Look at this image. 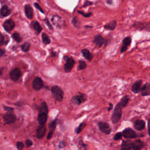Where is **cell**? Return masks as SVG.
Wrapping results in <instances>:
<instances>
[{
	"mask_svg": "<svg viewBox=\"0 0 150 150\" xmlns=\"http://www.w3.org/2000/svg\"><path fill=\"white\" fill-rule=\"evenodd\" d=\"M88 100V96L83 93H78L71 99V102L75 105H81Z\"/></svg>",
	"mask_w": 150,
	"mask_h": 150,
	"instance_id": "obj_4",
	"label": "cell"
},
{
	"mask_svg": "<svg viewBox=\"0 0 150 150\" xmlns=\"http://www.w3.org/2000/svg\"><path fill=\"white\" fill-rule=\"evenodd\" d=\"M117 25V22L116 21H112L107 23L104 26V28L106 30H109V31H113L115 29Z\"/></svg>",
	"mask_w": 150,
	"mask_h": 150,
	"instance_id": "obj_25",
	"label": "cell"
},
{
	"mask_svg": "<svg viewBox=\"0 0 150 150\" xmlns=\"http://www.w3.org/2000/svg\"><path fill=\"white\" fill-rule=\"evenodd\" d=\"M42 41L43 42V43L48 45L51 42L50 39L49 38V36L45 33H43L42 35Z\"/></svg>",
	"mask_w": 150,
	"mask_h": 150,
	"instance_id": "obj_31",
	"label": "cell"
},
{
	"mask_svg": "<svg viewBox=\"0 0 150 150\" xmlns=\"http://www.w3.org/2000/svg\"><path fill=\"white\" fill-rule=\"evenodd\" d=\"M4 109L6 111H7L8 112H11L13 111L14 110V109L12 107H7V106H4Z\"/></svg>",
	"mask_w": 150,
	"mask_h": 150,
	"instance_id": "obj_44",
	"label": "cell"
},
{
	"mask_svg": "<svg viewBox=\"0 0 150 150\" xmlns=\"http://www.w3.org/2000/svg\"><path fill=\"white\" fill-rule=\"evenodd\" d=\"M122 109L118 103L115 106L111 118L113 124H117L120 120L122 117Z\"/></svg>",
	"mask_w": 150,
	"mask_h": 150,
	"instance_id": "obj_3",
	"label": "cell"
},
{
	"mask_svg": "<svg viewBox=\"0 0 150 150\" xmlns=\"http://www.w3.org/2000/svg\"><path fill=\"white\" fill-rule=\"evenodd\" d=\"M86 124L85 123H82L81 124H80L79 125L76 129V133L78 134H80L84 129V128L86 127Z\"/></svg>",
	"mask_w": 150,
	"mask_h": 150,
	"instance_id": "obj_32",
	"label": "cell"
},
{
	"mask_svg": "<svg viewBox=\"0 0 150 150\" xmlns=\"http://www.w3.org/2000/svg\"><path fill=\"white\" fill-rule=\"evenodd\" d=\"M30 48V44L28 42H25L21 46V49L23 52H27Z\"/></svg>",
	"mask_w": 150,
	"mask_h": 150,
	"instance_id": "obj_33",
	"label": "cell"
},
{
	"mask_svg": "<svg viewBox=\"0 0 150 150\" xmlns=\"http://www.w3.org/2000/svg\"><path fill=\"white\" fill-rule=\"evenodd\" d=\"M51 92L53 97L54 99L58 102H60L63 99L64 96V92L63 90L57 86H54L51 89Z\"/></svg>",
	"mask_w": 150,
	"mask_h": 150,
	"instance_id": "obj_2",
	"label": "cell"
},
{
	"mask_svg": "<svg viewBox=\"0 0 150 150\" xmlns=\"http://www.w3.org/2000/svg\"><path fill=\"white\" fill-rule=\"evenodd\" d=\"M78 12L79 14H80L81 15H82V16H83L85 18H89L92 15V13H85L84 12L81 11H78Z\"/></svg>",
	"mask_w": 150,
	"mask_h": 150,
	"instance_id": "obj_37",
	"label": "cell"
},
{
	"mask_svg": "<svg viewBox=\"0 0 150 150\" xmlns=\"http://www.w3.org/2000/svg\"><path fill=\"white\" fill-rule=\"evenodd\" d=\"M148 133L150 138V118H149L148 120Z\"/></svg>",
	"mask_w": 150,
	"mask_h": 150,
	"instance_id": "obj_45",
	"label": "cell"
},
{
	"mask_svg": "<svg viewBox=\"0 0 150 150\" xmlns=\"http://www.w3.org/2000/svg\"><path fill=\"white\" fill-rule=\"evenodd\" d=\"M45 23H46V24L47 25V26L49 27V28L50 29H51V30H52L53 29V28H52V26L51 25V24L49 23V22L48 21V20H47V19H45Z\"/></svg>",
	"mask_w": 150,
	"mask_h": 150,
	"instance_id": "obj_42",
	"label": "cell"
},
{
	"mask_svg": "<svg viewBox=\"0 0 150 150\" xmlns=\"http://www.w3.org/2000/svg\"><path fill=\"white\" fill-rule=\"evenodd\" d=\"M10 78L12 81L16 82L21 77V70L18 68H16L14 69V70H13L11 73H10Z\"/></svg>",
	"mask_w": 150,
	"mask_h": 150,
	"instance_id": "obj_11",
	"label": "cell"
},
{
	"mask_svg": "<svg viewBox=\"0 0 150 150\" xmlns=\"http://www.w3.org/2000/svg\"><path fill=\"white\" fill-rule=\"evenodd\" d=\"M123 137V134L122 132H117L113 137V139L114 141H118L121 139Z\"/></svg>",
	"mask_w": 150,
	"mask_h": 150,
	"instance_id": "obj_36",
	"label": "cell"
},
{
	"mask_svg": "<svg viewBox=\"0 0 150 150\" xmlns=\"http://www.w3.org/2000/svg\"><path fill=\"white\" fill-rule=\"evenodd\" d=\"M87 145L84 144V142H83L82 140H81L79 142V144H78V148L79 149H83V148H85L86 146Z\"/></svg>",
	"mask_w": 150,
	"mask_h": 150,
	"instance_id": "obj_38",
	"label": "cell"
},
{
	"mask_svg": "<svg viewBox=\"0 0 150 150\" xmlns=\"http://www.w3.org/2000/svg\"><path fill=\"white\" fill-rule=\"evenodd\" d=\"M99 128L100 131L106 135H109L111 134L112 128L110 125L106 122L104 121H100L97 124Z\"/></svg>",
	"mask_w": 150,
	"mask_h": 150,
	"instance_id": "obj_9",
	"label": "cell"
},
{
	"mask_svg": "<svg viewBox=\"0 0 150 150\" xmlns=\"http://www.w3.org/2000/svg\"><path fill=\"white\" fill-rule=\"evenodd\" d=\"M72 24H73V25L75 27H76V28H79L80 27V22L79 21L78 18H76V17H74V18H73Z\"/></svg>",
	"mask_w": 150,
	"mask_h": 150,
	"instance_id": "obj_35",
	"label": "cell"
},
{
	"mask_svg": "<svg viewBox=\"0 0 150 150\" xmlns=\"http://www.w3.org/2000/svg\"><path fill=\"white\" fill-rule=\"evenodd\" d=\"M141 95L142 96H150V84L145 83L141 88Z\"/></svg>",
	"mask_w": 150,
	"mask_h": 150,
	"instance_id": "obj_19",
	"label": "cell"
},
{
	"mask_svg": "<svg viewBox=\"0 0 150 150\" xmlns=\"http://www.w3.org/2000/svg\"><path fill=\"white\" fill-rule=\"evenodd\" d=\"M5 54V50L0 48V57L3 56Z\"/></svg>",
	"mask_w": 150,
	"mask_h": 150,
	"instance_id": "obj_47",
	"label": "cell"
},
{
	"mask_svg": "<svg viewBox=\"0 0 150 150\" xmlns=\"http://www.w3.org/2000/svg\"><path fill=\"white\" fill-rule=\"evenodd\" d=\"M131 41H132L131 38L129 36H126L123 39L122 42L123 44L120 48V53H123L124 52L127 51V50L128 49V46H130L131 43Z\"/></svg>",
	"mask_w": 150,
	"mask_h": 150,
	"instance_id": "obj_10",
	"label": "cell"
},
{
	"mask_svg": "<svg viewBox=\"0 0 150 150\" xmlns=\"http://www.w3.org/2000/svg\"><path fill=\"white\" fill-rule=\"evenodd\" d=\"M63 59L66 61V63L64 65V71L66 73L70 72L73 68L74 64H75V61L74 59L71 57H69L67 56H65L63 57Z\"/></svg>",
	"mask_w": 150,
	"mask_h": 150,
	"instance_id": "obj_6",
	"label": "cell"
},
{
	"mask_svg": "<svg viewBox=\"0 0 150 150\" xmlns=\"http://www.w3.org/2000/svg\"><path fill=\"white\" fill-rule=\"evenodd\" d=\"M48 119V114L45 113H39L38 121L40 125H45Z\"/></svg>",
	"mask_w": 150,
	"mask_h": 150,
	"instance_id": "obj_22",
	"label": "cell"
},
{
	"mask_svg": "<svg viewBox=\"0 0 150 150\" xmlns=\"http://www.w3.org/2000/svg\"><path fill=\"white\" fill-rule=\"evenodd\" d=\"M129 100H130V97L127 95H125L121 98V99L118 103L122 108H125L128 104Z\"/></svg>",
	"mask_w": 150,
	"mask_h": 150,
	"instance_id": "obj_24",
	"label": "cell"
},
{
	"mask_svg": "<svg viewBox=\"0 0 150 150\" xmlns=\"http://www.w3.org/2000/svg\"><path fill=\"white\" fill-rule=\"evenodd\" d=\"M32 87L36 90H39L43 87V82L41 78H36L32 82Z\"/></svg>",
	"mask_w": 150,
	"mask_h": 150,
	"instance_id": "obj_14",
	"label": "cell"
},
{
	"mask_svg": "<svg viewBox=\"0 0 150 150\" xmlns=\"http://www.w3.org/2000/svg\"><path fill=\"white\" fill-rule=\"evenodd\" d=\"M25 143L27 147H31L32 145V141L31 139H27Z\"/></svg>",
	"mask_w": 150,
	"mask_h": 150,
	"instance_id": "obj_40",
	"label": "cell"
},
{
	"mask_svg": "<svg viewBox=\"0 0 150 150\" xmlns=\"http://www.w3.org/2000/svg\"><path fill=\"white\" fill-rule=\"evenodd\" d=\"M9 41L8 37L7 36H4L0 32V46L7 44Z\"/></svg>",
	"mask_w": 150,
	"mask_h": 150,
	"instance_id": "obj_27",
	"label": "cell"
},
{
	"mask_svg": "<svg viewBox=\"0 0 150 150\" xmlns=\"http://www.w3.org/2000/svg\"><path fill=\"white\" fill-rule=\"evenodd\" d=\"M93 43L95 45V46L97 48H101L104 45L106 46L108 43V41L102 35L97 34L94 36Z\"/></svg>",
	"mask_w": 150,
	"mask_h": 150,
	"instance_id": "obj_7",
	"label": "cell"
},
{
	"mask_svg": "<svg viewBox=\"0 0 150 150\" xmlns=\"http://www.w3.org/2000/svg\"><path fill=\"white\" fill-rule=\"evenodd\" d=\"M4 120L7 124H13L14 122H15V121L17 120V117L15 114L11 113L10 112V113L8 112L4 115Z\"/></svg>",
	"mask_w": 150,
	"mask_h": 150,
	"instance_id": "obj_13",
	"label": "cell"
},
{
	"mask_svg": "<svg viewBox=\"0 0 150 150\" xmlns=\"http://www.w3.org/2000/svg\"><path fill=\"white\" fill-rule=\"evenodd\" d=\"M66 144L64 141H60L59 144V148H63L65 147Z\"/></svg>",
	"mask_w": 150,
	"mask_h": 150,
	"instance_id": "obj_43",
	"label": "cell"
},
{
	"mask_svg": "<svg viewBox=\"0 0 150 150\" xmlns=\"http://www.w3.org/2000/svg\"><path fill=\"white\" fill-rule=\"evenodd\" d=\"M17 149L20 150V149H22L24 147V144L23 142H17Z\"/></svg>",
	"mask_w": 150,
	"mask_h": 150,
	"instance_id": "obj_39",
	"label": "cell"
},
{
	"mask_svg": "<svg viewBox=\"0 0 150 150\" xmlns=\"http://www.w3.org/2000/svg\"><path fill=\"white\" fill-rule=\"evenodd\" d=\"M123 137L126 139H134L138 137H144L142 134H137L134 130L131 128H125L123 132Z\"/></svg>",
	"mask_w": 150,
	"mask_h": 150,
	"instance_id": "obj_5",
	"label": "cell"
},
{
	"mask_svg": "<svg viewBox=\"0 0 150 150\" xmlns=\"http://www.w3.org/2000/svg\"><path fill=\"white\" fill-rule=\"evenodd\" d=\"M133 27L139 30H143L150 32V23L137 22L134 24Z\"/></svg>",
	"mask_w": 150,
	"mask_h": 150,
	"instance_id": "obj_12",
	"label": "cell"
},
{
	"mask_svg": "<svg viewBox=\"0 0 150 150\" xmlns=\"http://www.w3.org/2000/svg\"><path fill=\"white\" fill-rule=\"evenodd\" d=\"M15 25V22L12 20H8L6 21L3 24L4 28L7 32L11 31L14 28Z\"/></svg>",
	"mask_w": 150,
	"mask_h": 150,
	"instance_id": "obj_16",
	"label": "cell"
},
{
	"mask_svg": "<svg viewBox=\"0 0 150 150\" xmlns=\"http://www.w3.org/2000/svg\"><path fill=\"white\" fill-rule=\"evenodd\" d=\"M145 144L140 139L134 141H123L120 149L121 150H140L144 148Z\"/></svg>",
	"mask_w": 150,
	"mask_h": 150,
	"instance_id": "obj_1",
	"label": "cell"
},
{
	"mask_svg": "<svg viewBox=\"0 0 150 150\" xmlns=\"http://www.w3.org/2000/svg\"><path fill=\"white\" fill-rule=\"evenodd\" d=\"M34 6H35V7L37 8V9H38L42 13H44V12H43V10L41 8V7H40V6L38 4V3H35L34 4Z\"/></svg>",
	"mask_w": 150,
	"mask_h": 150,
	"instance_id": "obj_41",
	"label": "cell"
},
{
	"mask_svg": "<svg viewBox=\"0 0 150 150\" xmlns=\"http://www.w3.org/2000/svg\"><path fill=\"white\" fill-rule=\"evenodd\" d=\"M25 13L27 17L29 19L32 20L34 15V11L30 5H26L25 6Z\"/></svg>",
	"mask_w": 150,
	"mask_h": 150,
	"instance_id": "obj_23",
	"label": "cell"
},
{
	"mask_svg": "<svg viewBox=\"0 0 150 150\" xmlns=\"http://www.w3.org/2000/svg\"><path fill=\"white\" fill-rule=\"evenodd\" d=\"M46 131V127L44 125H41L39 126L36 130V136L38 138L41 139L43 137V136L45 135Z\"/></svg>",
	"mask_w": 150,
	"mask_h": 150,
	"instance_id": "obj_18",
	"label": "cell"
},
{
	"mask_svg": "<svg viewBox=\"0 0 150 150\" xmlns=\"http://www.w3.org/2000/svg\"><path fill=\"white\" fill-rule=\"evenodd\" d=\"M145 122L143 120H137L134 123V127L137 131H142L145 128Z\"/></svg>",
	"mask_w": 150,
	"mask_h": 150,
	"instance_id": "obj_15",
	"label": "cell"
},
{
	"mask_svg": "<svg viewBox=\"0 0 150 150\" xmlns=\"http://www.w3.org/2000/svg\"><path fill=\"white\" fill-rule=\"evenodd\" d=\"M142 80H138L134 83L131 87V90L134 94H137L141 91L142 88Z\"/></svg>",
	"mask_w": 150,
	"mask_h": 150,
	"instance_id": "obj_17",
	"label": "cell"
},
{
	"mask_svg": "<svg viewBox=\"0 0 150 150\" xmlns=\"http://www.w3.org/2000/svg\"><path fill=\"white\" fill-rule=\"evenodd\" d=\"M81 53L83 57L87 59L88 61L91 62L93 59V55L90 52V51L88 49H83L81 50Z\"/></svg>",
	"mask_w": 150,
	"mask_h": 150,
	"instance_id": "obj_20",
	"label": "cell"
},
{
	"mask_svg": "<svg viewBox=\"0 0 150 150\" xmlns=\"http://www.w3.org/2000/svg\"><path fill=\"white\" fill-rule=\"evenodd\" d=\"M87 67V64L85 61L83 60H80L79 61V66L78 67V70H83Z\"/></svg>",
	"mask_w": 150,
	"mask_h": 150,
	"instance_id": "obj_30",
	"label": "cell"
},
{
	"mask_svg": "<svg viewBox=\"0 0 150 150\" xmlns=\"http://www.w3.org/2000/svg\"><path fill=\"white\" fill-rule=\"evenodd\" d=\"M39 112L40 113H48V106L47 104L45 102H43L41 103L40 108H39Z\"/></svg>",
	"mask_w": 150,
	"mask_h": 150,
	"instance_id": "obj_29",
	"label": "cell"
},
{
	"mask_svg": "<svg viewBox=\"0 0 150 150\" xmlns=\"http://www.w3.org/2000/svg\"><path fill=\"white\" fill-rule=\"evenodd\" d=\"M56 119L54 120L53 121H51L49 125V133L50 134H53V132L55 130V128H56Z\"/></svg>",
	"mask_w": 150,
	"mask_h": 150,
	"instance_id": "obj_28",
	"label": "cell"
},
{
	"mask_svg": "<svg viewBox=\"0 0 150 150\" xmlns=\"http://www.w3.org/2000/svg\"><path fill=\"white\" fill-rule=\"evenodd\" d=\"M13 37L14 39V40L17 42H20L22 41V38L20 36V34L18 32H15L13 35Z\"/></svg>",
	"mask_w": 150,
	"mask_h": 150,
	"instance_id": "obj_34",
	"label": "cell"
},
{
	"mask_svg": "<svg viewBox=\"0 0 150 150\" xmlns=\"http://www.w3.org/2000/svg\"><path fill=\"white\" fill-rule=\"evenodd\" d=\"M11 10L7 6H3L0 10V14L3 17H7L11 14Z\"/></svg>",
	"mask_w": 150,
	"mask_h": 150,
	"instance_id": "obj_26",
	"label": "cell"
},
{
	"mask_svg": "<svg viewBox=\"0 0 150 150\" xmlns=\"http://www.w3.org/2000/svg\"><path fill=\"white\" fill-rule=\"evenodd\" d=\"M52 24L58 28H63L66 25L65 21L60 16L53 15L51 18Z\"/></svg>",
	"mask_w": 150,
	"mask_h": 150,
	"instance_id": "obj_8",
	"label": "cell"
},
{
	"mask_svg": "<svg viewBox=\"0 0 150 150\" xmlns=\"http://www.w3.org/2000/svg\"><path fill=\"white\" fill-rule=\"evenodd\" d=\"M109 105V107H108V109H107V111H110L111 110L113 109V104L112 103H110Z\"/></svg>",
	"mask_w": 150,
	"mask_h": 150,
	"instance_id": "obj_46",
	"label": "cell"
},
{
	"mask_svg": "<svg viewBox=\"0 0 150 150\" xmlns=\"http://www.w3.org/2000/svg\"><path fill=\"white\" fill-rule=\"evenodd\" d=\"M93 3H92V2H90V1H88V2H86L85 3V4H84V6H83V7H86V6H90V5H92Z\"/></svg>",
	"mask_w": 150,
	"mask_h": 150,
	"instance_id": "obj_48",
	"label": "cell"
},
{
	"mask_svg": "<svg viewBox=\"0 0 150 150\" xmlns=\"http://www.w3.org/2000/svg\"><path fill=\"white\" fill-rule=\"evenodd\" d=\"M31 28L35 31L36 34H39L42 31V28L41 25L36 21H32L31 24Z\"/></svg>",
	"mask_w": 150,
	"mask_h": 150,
	"instance_id": "obj_21",
	"label": "cell"
}]
</instances>
